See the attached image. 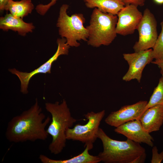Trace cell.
Returning <instances> with one entry per match:
<instances>
[{"label": "cell", "mask_w": 163, "mask_h": 163, "mask_svg": "<svg viewBox=\"0 0 163 163\" xmlns=\"http://www.w3.org/2000/svg\"><path fill=\"white\" fill-rule=\"evenodd\" d=\"M50 120V117H46L42 112L36 99L29 109L13 117L8 122L6 137L14 143L45 140L49 135L46 128Z\"/></svg>", "instance_id": "obj_1"}, {"label": "cell", "mask_w": 163, "mask_h": 163, "mask_svg": "<svg viewBox=\"0 0 163 163\" xmlns=\"http://www.w3.org/2000/svg\"><path fill=\"white\" fill-rule=\"evenodd\" d=\"M45 106L46 110L52 116V121L46 129L52 138L48 149L51 153L58 155L66 146V130L71 128L77 120L72 116L64 99L60 104L58 101L54 103H46Z\"/></svg>", "instance_id": "obj_2"}, {"label": "cell", "mask_w": 163, "mask_h": 163, "mask_svg": "<svg viewBox=\"0 0 163 163\" xmlns=\"http://www.w3.org/2000/svg\"><path fill=\"white\" fill-rule=\"evenodd\" d=\"M98 138L102 142L103 150L98 155L101 161L105 163H131L141 154L145 152L140 143L129 139L124 141L112 139L99 128Z\"/></svg>", "instance_id": "obj_3"}, {"label": "cell", "mask_w": 163, "mask_h": 163, "mask_svg": "<svg viewBox=\"0 0 163 163\" xmlns=\"http://www.w3.org/2000/svg\"><path fill=\"white\" fill-rule=\"evenodd\" d=\"M117 15L104 13L95 8L91 16L88 44L94 47L108 46L117 37Z\"/></svg>", "instance_id": "obj_4"}, {"label": "cell", "mask_w": 163, "mask_h": 163, "mask_svg": "<svg viewBox=\"0 0 163 163\" xmlns=\"http://www.w3.org/2000/svg\"><path fill=\"white\" fill-rule=\"evenodd\" d=\"M69 7L66 4L61 6L56 26L59 35L66 39V43L70 46L77 47L80 45L78 41H87L88 30L84 25L85 19L83 15L75 13L69 15L67 13Z\"/></svg>", "instance_id": "obj_5"}, {"label": "cell", "mask_w": 163, "mask_h": 163, "mask_svg": "<svg viewBox=\"0 0 163 163\" xmlns=\"http://www.w3.org/2000/svg\"><path fill=\"white\" fill-rule=\"evenodd\" d=\"M105 114L104 110L97 113L91 111L85 114L87 123L83 125L78 124L73 128H68L66 131L67 139L81 142L85 144V147L87 146L89 150H91L98 138L99 126Z\"/></svg>", "instance_id": "obj_6"}, {"label": "cell", "mask_w": 163, "mask_h": 163, "mask_svg": "<svg viewBox=\"0 0 163 163\" xmlns=\"http://www.w3.org/2000/svg\"><path fill=\"white\" fill-rule=\"evenodd\" d=\"M137 30L139 34L138 41L133 48L135 52L152 48L158 37L157 22L150 10L146 8Z\"/></svg>", "instance_id": "obj_7"}, {"label": "cell", "mask_w": 163, "mask_h": 163, "mask_svg": "<svg viewBox=\"0 0 163 163\" xmlns=\"http://www.w3.org/2000/svg\"><path fill=\"white\" fill-rule=\"evenodd\" d=\"M57 49L55 54L47 61L38 68L30 72H20L15 69H9L12 74L16 75L21 83V92L23 94L28 93L27 88L30 80L35 75L39 73H50L52 65L61 55H68L70 46L66 43L65 38H58L57 40Z\"/></svg>", "instance_id": "obj_8"}, {"label": "cell", "mask_w": 163, "mask_h": 163, "mask_svg": "<svg viewBox=\"0 0 163 163\" xmlns=\"http://www.w3.org/2000/svg\"><path fill=\"white\" fill-rule=\"evenodd\" d=\"M152 51V49H150L133 53L123 54L124 59L129 65L128 70L123 77V81L129 82L136 79L140 82L144 68L153 59Z\"/></svg>", "instance_id": "obj_9"}, {"label": "cell", "mask_w": 163, "mask_h": 163, "mask_svg": "<svg viewBox=\"0 0 163 163\" xmlns=\"http://www.w3.org/2000/svg\"><path fill=\"white\" fill-rule=\"evenodd\" d=\"M147 103V101H141L122 106L119 110L112 112L105 118V122L110 126L117 127L129 121L139 119Z\"/></svg>", "instance_id": "obj_10"}, {"label": "cell", "mask_w": 163, "mask_h": 163, "mask_svg": "<svg viewBox=\"0 0 163 163\" xmlns=\"http://www.w3.org/2000/svg\"><path fill=\"white\" fill-rule=\"evenodd\" d=\"M137 7L133 5H126L118 13L116 27L117 34L126 36L133 34L137 30L143 16Z\"/></svg>", "instance_id": "obj_11"}, {"label": "cell", "mask_w": 163, "mask_h": 163, "mask_svg": "<svg viewBox=\"0 0 163 163\" xmlns=\"http://www.w3.org/2000/svg\"><path fill=\"white\" fill-rule=\"evenodd\" d=\"M114 131L135 142L144 143L152 147L154 139L143 127L139 119L127 122L116 128Z\"/></svg>", "instance_id": "obj_12"}, {"label": "cell", "mask_w": 163, "mask_h": 163, "mask_svg": "<svg viewBox=\"0 0 163 163\" xmlns=\"http://www.w3.org/2000/svg\"><path fill=\"white\" fill-rule=\"evenodd\" d=\"M139 120L144 129L149 133L158 131L163 124V104L146 109Z\"/></svg>", "instance_id": "obj_13"}, {"label": "cell", "mask_w": 163, "mask_h": 163, "mask_svg": "<svg viewBox=\"0 0 163 163\" xmlns=\"http://www.w3.org/2000/svg\"><path fill=\"white\" fill-rule=\"evenodd\" d=\"M35 28L32 23H26L23 19L15 17L10 13L0 18V28L4 31L11 30L17 32L20 35L25 36L32 32Z\"/></svg>", "instance_id": "obj_14"}, {"label": "cell", "mask_w": 163, "mask_h": 163, "mask_svg": "<svg viewBox=\"0 0 163 163\" xmlns=\"http://www.w3.org/2000/svg\"><path fill=\"white\" fill-rule=\"evenodd\" d=\"M88 146H85L84 151L78 155L70 158L64 160L52 159L43 154H41L39 158L43 163H98L101 161L97 156L90 154Z\"/></svg>", "instance_id": "obj_15"}, {"label": "cell", "mask_w": 163, "mask_h": 163, "mask_svg": "<svg viewBox=\"0 0 163 163\" xmlns=\"http://www.w3.org/2000/svg\"><path fill=\"white\" fill-rule=\"evenodd\" d=\"M85 2L88 8H97L102 12L115 15L125 6L121 0H86Z\"/></svg>", "instance_id": "obj_16"}, {"label": "cell", "mask_w": 163, "mask_h": 163, "mask_svg": "<svg viewBox=\"0 0 163 163\" xmlns=\"http://www.w3.org/2000/svg\"><path fill=\"white\" fill-rule=\"evenodd\" d=\"M34 8L31 0H21L15 1L10 0L5 7V10L18 18H23L30 14Z\"/></svg>", "instance_id": "obj_17"}, {"label": "cell", "mask_w": 163, "mask_h": 163, "mask_svg": "<svg viewBox=\"0 0 163 163\" xmlns=\"http://www.w3.org/2000/svg\"><path fill=\"white\" fill-rule=\"evenodd\" d=\"M163 104V76L160 78L158 84L154 90L145 110L154 106Z\"/></svg>", "instance_id": "obj_18"}, {"label": "cell", "mask_w": 163, "mask_h": 163, "mask_svg": "<svg viewBox=\"0 0 163 163\" xmlns=\"http://www.w3.org/2000/svg\"><path fill=\"white\" fill-rule=\"evenodd\" d=\"M160 25L161 32L152 49V57L155 59H163V21Z\"/></svg>", "instance_id": "obj_19"}, {"label": "cell", "mask_w": 163, "mask_h": 163, "mask_svg": "<svg viewBox=\"0 0 163 163\" xmlns=\"http://www.w3.org/2000/svg\"><path fill=\"white\" fill-rule=\"evenodd\" d=\"M51 2L48 4L43 5L40 4L37 6L36 10L38 14L44 15L50 8L54 5L57 0H50ZM85 1L86 0H83Z\"/></svg>", "instance_id": "obj_20"}, {"label": "cell", "mask_w": 163, "mask_h": 163, "mask_svg": "<svg viewBox=\"0 0 163 163\" xmlns=\"http://www.w3.org/2000/svg\"><path fill=\"white\" fill-rule=\"evenodd\" d=\"M163 160V151L159 154L157 147L154 146L152 149V156L151 161V163H160Z\"/></svg>", "instance_id": "obj_21"}, {"label": "cell", "mask_w": 163, "mask_h": 163, "mask_svg": "<svg viewBox=\"0 0 163 163\" xmlns=\"http://www.w3.org/2000/svg\"><path fill=\"white\" fill-rule=\"evenodd\" d=\"M125 5H133L137 6H142L144 5L146 0H121Z\"/></svg>", "instance_id": "obj_22"}, {"label": "cell", "mask_w": 163, "mask_h": 163, "mask_svg": "<svg viewBox=\"0 0 163 163\" xmlns=\"http://www.w3.org/2000/svg\"><path fill=\"white\" fill-rule=\"evenodd\" d=\"M146 155L145 152L144 153L137 157L131 163H143L145 162Z\"/></svg>", "instance_id": "obj_23"}, {"label": "cell", "mask_w": 163, "mask_h": 163, "mask_svg": "<svg viewBox=\"0 0 163 163\" xmlns=\"http://www.w3.org/2000/svg\"><path fill=\"white\" fill-rule=\"evenodd\" d=\"M151 63L157 65L160 69V72L163 76V59H155Z\"/></svg>", "instance_id": "obj_24"}, {"label": "cell", "mask_w": 163, "mask_h": 163, "mask_svg": "<svg viewBox=\"0 0 163 163\" xmlns=\"http://www.w3.org/2000/svg\"><path fill=\"white\" fill-rule=\"evenodd\" d=\"M10 0H0V10L1 11L5 10V8Z\"/></svg>", "instance_id": "obj_25"}, {"label": "cell", "mask_w": 163, "mask_h": 163, "mask_svg": "<svg viewBox=\"0 0 163 163\" xmlns=\"http://www.w3.org/2000/svg\"><path fill=\"white\" fill-rule=\"evenodd\" d=\"M155 3L159 5L163 4V0H153Z\"/></svg>", "instance_id": "obj_26"}]
</instances>
